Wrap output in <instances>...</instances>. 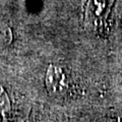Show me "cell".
Wrapping results in <instances>:
<instances>
[{"instance_id":"1","label":"cell","mask_w":122,"mask_h":122,"mask_svg":"<svg viewBox=\"0 0 122 122\" xmlns=\"http://www.w3.org/2000/svg\"><path fill=\"white\" fill-rule=\"evenodd\" d=\"M7 40V30L0 25V43H5Z\"/></svg>"}]
</instances>
